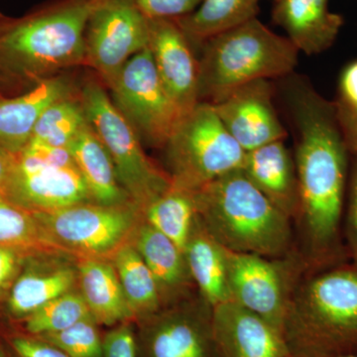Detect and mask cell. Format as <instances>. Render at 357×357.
I'll return each instance as SVG.
<instances>
[{
  "label": "cell",
  "mask_w": 357,
  "mask_h": 357,
  "mask_svg": "<svg viewBox=\"0 0 357 357\" xmlns=\"http://www.w3.org/2000/svg\"><path fill=\"white\" fill-rule=\"evenodd\" d=\"M135 248L154 275L160 292L180 287L190 275L185 253L148 222L138 231Z\"/></svg>",
  "instance_id": "obj_25"
},
{
  "label": "cell",
  "mask_w": 357,
  "mask_h": 357,
  "mask_svg": "<svg viewBox=\"0 0 357 357\" xmlns=\"http://www.w3.org/2000/svg\"><path fill=\"white\" fill-rule=\"evenodd\" d=\"M89 124L81 96L74 95L52 103L40 117L29 143L69 148Z\"/></svg>",
  "instance_id": "obj_28"
},
{
  "label": "cell",
  "mask_w": 357,
  "mask_h": 357,
  "mask_svg": "<svg viewBox=\"0 0 357 357\" xmlns=\"http://www.w3.org/2000/svg\"><path fill=\"white\" fill-rule=\"evenodd\" d=\"M192 46L175 20H149L148 49L162 83L185 114L199 102V61Z\"/></svg>",
  "instance_id": "obj_14"
},
{
  "label": "cell",
  "mask_w": 357,
  "mask_h": 357,
  "mask_svg": "<svg viewBox=\"0 0 357 357\" xmlns=\"http://www.w3.org/2000/svg\"><path fill=\"white\" fill-rule=\"evenodd\" d=\"M95 319L83 295L68 292L47 303L25 319V331L33 337L57 333L86 319Z\"/></svg>",
  "instance_id": "obj_30"
},
{
  "label": "cell",
  "mask_w": 357,
  "mask_h": 357,
  "mask_svg": "<svg viewBox=\"0 0 357 357\" xmlns=\"http://www.w3.org/2000/svg\"><path fill=\"white\" fill-rule=\"evenodd\" d=\"M211 325L218 357H291L277 328L232 301L213 307Z\"/></svg>",
  "instance_id": "obj_15"
},
{
  "label": "cell",
  "mask_w": 357,
  "mask_h": 357,
  "mask_svg": "<svg viewBox=\"0 0 357 357\" xmlns=\"http://www.w3.org/2000/svg\"><path fill=\"white\" fill-rule=\"evenodd\" d=\"M79 96L89 123L114 162L119 182L129 198L144 211L148 204L172 188L170 176L148 158L139 135L115 107L102 84L88 82Z\"/></svg>",
  "instance_id": "obj_7"
},
{
  "label": "cell",
  "mask_w": 357,
  "mask_h": 357,
  "mask_svg": "<svg viewBox=\"0 0 357 357\" xmlns=\"http://www.w3.org/2000/svg\"><path fill=\"white\" fill-rule=\"evenodd\" d=\"M344 229L349 255L357 264V155L349 178Z\"/></svg>",
  "instance_id": "obj_34"
},
{
  "label": "cell",
  "mask_w": 357,
  "mask_h": 357,
  "mask_svg": "<svg viewBox=\"0 0 357 357\" xmlns=\"http://www.w3.org/2000/svg\"><path fill=\"white\" fill-rule=\"evenodd\" d=\"M79 269L83 297L96 323L112 326L133 316L114 266L86 258Z\"/></svg>",
  "instance_id": "obj_22"
},
{
  "label": "cell",
  "mask_w": 357,
  "mask_h": 357,
  "mask_svg": "<svg viewBox=\"0 0 357 357\" xmlns=\"http://www.w3.org/2000/svg\"><path fill=\"white\" fill-rule=\"evenodd\" d=\"M283 337L291 357L357 354V264L331 268L297 284Z\"/></svg>",
  "instance_id": "obj_3"
},
{
  "label": "cell",
  "mask_w": 357,
  "mask_h": 357,
  "mask_svg": "<svg viewBox=\"0 0 357 357\" xmlns=\"http://www.w3.org/2000/svg\"><path fill=\"white\" fill-rule=\"evenodd\" d=\"M1 24H2V23H0V25H1Z\"/></svg>",
  "instance_id": "obj_42"
},
{
  "label": "cell",
  "mask_w": 357,
  "mask_h": 357,
  "mask_svg": "<svg viewBox=\"0 0 357 357\" xmlns=\"http://www.w3.org/2000/svg\"><path fill=\"white\" fill-rule=\"evenodd\" d=\"M202 225L232 252L286 257L292 246L291 218L246 177L241 169L194 192Z\"/></svg>",
  "instance_id": "obj_2"
},
{
  "label": "cell",
  "mask_w": 357,
  "mask_h": 357,
  "mask_svg": "<svg viewBox=\"0 0 357 357\" xmlns=\"http://www.w3.org/2000/svg\"><path fill=\"white\" fill-rule=\"evenodd\" d=\"M21 251L0 245V295L10 285L20 264Z\"/></svg>",
  "instance_id": "obj_38"
},
{
  "label": "cell",
  "mask_w": 357,
  "mask_h": 357,
  "mask_svg": "<svg viewBox=\"0 0 357 357\" xmlns=\"http://www.w3.org/2000/svg\"><path fill=\"white\" fill-rule=\"evenodd\" d=\"M18 357H70L64 351L33 335H14L9 340Z\"/></svg>",
  "instance_id": "obj_35"
},
{
  "label": "cell",
  "mask_w": 357,
  "mask_h": 357,
  "mask_svg": "<svg viewBox=\"0 0 357 357\" xmlns=\"http://www.w3.org/2000/svg\"><path fill=\"white\" fill-rule=\"evenodd\" d=\"M4 197L32 213L60 210L91 199L77 167L47 165L21 152L16 154Z\"/></svg>",
  "instance_id": "obj_12"
},
{
  "label": "cell",
  "mask_w": 357,
  "mask_h": 357,
  "mask_svg": "<svg viewBox=\"0 0 357 357\" xmlns=\"http://www.w3.org/2000/svg\"><path fill=\"white\" fill-rule=\"evenodd\" d=\"M260 0H203L189 15L174 20L192 45L202 46L218 35L255 20Z\"/></svg>",
  "instance_id": "obj_23"
},
{
  "label": "cell",
  "mask_w": 357,
  "mask_h": 357,
  "mask_svg": "<svg viewBox=\"0 0 357 357\" xmlns=\"http://www.w3.org/2000/svg\"><path fill=\"white\" fill-rule=\"evenodd\" d=\"M91 199L102 206H124L129 196L117 177L114 162L91 124L69 146Z\"/></svg>",
  "instance_id": "obj_21"
},
{
  "label": "cell",
  "mask_w": 357,
  "mask_h": 357,
  "mask_svg": "<svg viewBox=\"0 0 357 357\" xmlns=\"http://www.w3.org/2000/svg\"><path fill=\"white\" fill-rule=\"evenodd\" d=\"M337 121L349 152L357 155V109L335 102Z\"/></svg>",
  "instance_id": "obj_37"
},
{
  "label": "cell",
  "mask_w": 357,
  "mask_h": 357,
  "mask_svg": "<svg viewBox=\"0 0 357 357\" xmlns=\"http://www.w3.org/2000/svg\"><path fill=\"white\" fill-rule=\"evenodd\" d=\"M199 60V102H217L260 79L292 75L299 50L257 18L218 35L203 45Z\"/></svg>",
  "instance_id": "obj_5"
},
{
  "label": "cell",
  "mask_w": 357,
  "mask_h": 357,
  "mask_svg": "<svg viewBox=\"0 0 357 357\" xmlns=\"http://www.w3.org/2000/svg\"><path fill=\"white\" fill-rule=\"evenodd\" d=\"M184 253L191 278L204 302L215 307L231 301L227 248L208 234L199 218Z\"/></svg>",
  "instance_id": "obj_20"
},
{
  "label": "cell",
  "mask_w": 357,
  "mask_h": 357,
  "mask_svg": "<svg viewBox=\"0 0 357 357\" xmlns=\"http://www.w3.org/2000/svg\"><path fill=\"white\" fill-rule=\"evenodd\" d=\"M76 274L70 268L48 273L26 272L15 281L8 299V309L16 318H27L50 301L70 292Z\"/></svg>",
  "instance_id": "obj_26"
},
{
  "label": "cell",
  "mask_w": 357,
  "mask_h": 357,
  "mask_svg": "<svg viewBox=\"0 0 357 357\" xmlns=\"http://www.w3.org/2000/svg\"><path fill=\"white\" fill-rule=\"evenodd\" d=\"M335 357H357V354H344V356H335Z\"/></svg>",
  "instance_id": "obj_40"
},
{
  "label": "cell",
  "mask_w": 357,
  "mask_h": 357,
  "mask_svg": "<svg viewBox=\"0 0 357 357\" xmlns=\"http://www.w3.org/2000/svg\"><path fill=\"white\" fill-rule=\"evenodd\" d=\"M270 81L245 84L211 103L234 139L248 152L287 136L273 105Z\"/></svg>",
  "instance_id": "obj_13"
},
{
  "label": "cell",
  "mask_w": 357,
  "mask_h": 357,
  "mask_svg": "<svg viewBox=\"0 0 357 357\" xmlns=\"http://www.w3.org/2000/svg\"><path fill=\"white\" fill-rule=\"evenodd\" d=\"M59 245L86 253L114 250L132 227V211L124 206L79 204L60 210L33 213Z\"/></svg>",
  "instance_id": "obj_11"
},
{
  "label": "cell",
  "mask_w": 357,
  "mask_h": 357,
  "mask_svg": "<svg viewBox=\"0 0 357 357\" xmlns=\"http://www.w3.org/2000/svg\"><path fill=\"white\" fill-rule=\"evenodd\" d=\"M273 20L307 56L331 48L344 25L342 16L328 9V0H276Z\"/></svg>",
  "instance_id": "obj_18"
},
{
  "label": "cell",
  "mask_w": 357,
  "mask_h": 357,
  "mask_svg": "<svg viewBox=\"0 0 357 357\" xmlns=\"http://www.w3.org/2000/svg\"><path fill=\"white\" fill-rule=\"evenodd\" d=\"M149 20L133 0H100L84 32V63L109 86L136 54L148 48Z\"/></svg>",
  "instance_id": "obj_10"
},
{
  "label": "cell",
  "mask_w": 357,
  "mask_h": 357,
  "mask_svg": "<svg viewBox=\"0 0 357 357\" xmlns=\"http://www.w3.org/2000/svg\"><path fill=\"white\" fill-rule=\"evenodd\" d=\"M73 93L70 79L56 75L41 79L24 95L0 100V147L13 154L20 153L31 140L45 110Z\"/></svg>",
  "instance_id": "obj_17"
},
{
  "label": "cell",
  "mask_w": 357,
  "mask_h": 357,
  "mask_svg": "<svg viewBox=\"0 0 357 357\" xmlns=\"http://www.w3.org/2000/svg\"><path fill=\"white\" fill-rule=\"evenodd\" d=\"M285 95L296 131L300 215L312 262L330 266L344 255L342 243L349 149L335 102L306 82L291 79Z\"/></svg>",
  "instance_id": "obj_1"
},
{
  "label": "cell",
  "mask_w": 357,
  "mask_h": 357,
  "mask_svg": "<svg viewBox=\"0 0 357 357\" xmlns=\"http://www.w3.org/2000/svg\"><path fill=\"white\" fill-rule=\"evenodd\" d=\"M211 312L171 314L160 319L148 332L147 357H218Z\"/></svg>",
  "instance_id": "obj_19"
},
{
  "label": "cell",
  "mask_w": 357,
  "mask_h": 357,
  "mask_svg": "<svg viewBox=\"0 0 357 357\" xmlns=\"http://www.w3.org/2000/svg\"><path fill=\"white\" fill-rule=\"evenodd\" d=\"M241 170L291 220L299 218L300 189L295 159L284 140L245 152Z\"/></svg>",
  "instance_id": "obj_16"
},
{
  "label": "cell",
  "mask_w": 357,
  "mask_h": 357,
  "mask_svg": "<svg viewBox=\"0 0 357 357\" xmlns=\"http://www.w3.org/2000/svg\"><path fill=\"white\" fill-rule=\"evenodd\" d=\"M103 357H137L135 337L129 325L110 331L102 340Z\"/></svg>",
  "instance_id": "obj_33"
},
{
  "label": "cell",
  "mask_w": 357,
  "mask_h": 357,
  "mask_svg": "<svg viewBox=\"0 0 357 357\" xmlns=\"http://www.w3.org/2000/svg\"><path fill=\"white\" fill-rule=\"evenodd\" d=\"M95 319H86L66 330L37 337L70 357H103L102 340Z\"/></svg>",
  "instance_id": "obj_31"
},
{
  "label": "cell",
  "mask_w": 357,
  "mask_h": 357,
  "mask_svg": "<svg viewBox=\"0 0 357 357\" xmlns=\"http://www.w3.org/2000/svg\"><path fill=\"white\" fill-rule=\"evenodd\" d=\"M100 0H59L41 10L0 25V66L39 81L84 63V32Z\"/></svg>",
  "instance_id": "obj_4"
},
{
  "label": "cell",
  "mask_w": 357,
  "mask_h": 357,
  "mask_svg": "<svg viewBox=\"0 0 357 357\" xmlns=\"http://www.w3.org/2000/svg\"><path fill=\"white\" fill-rule=\"evenodd\" d=\"M165 147L172 185L192 192L243 168L245 157L210 102H199L188 112Z\"/></svg>",
  "instance_id": "obj_6"
},
{
  "label": "cell",
  "mask_w": 357,
  "mask_h": 357,
  "mask_svg": "<svg viewBox=\"0 0 357 357\" xmlns=\"http://www.w3.org/2000/svg\"><path fill=\"white\" fill-rule=\"evenodd\" d=\"M16 163V154L0 147V195L4 197Z\"/></svg>",
  "instance_id": "obj_39"
},
{
  "label": "cell",
  "mask_w": 357,
  "mask_h": 357,
  "mask_svg": "<svg viewBox=\"0 0 357 357\" xmlns=\"http://www.w3.org/2000/svg\"><path fill=\"white\" fill-rule=\"evenodd\" d=\"M109 86L115 107L140 139L165 146L185 114L162 83L149 49L128 60Z\"/></svg>",
  "instance_id": "obj_8"
},
{
  "label": "cell",
  "mask_w": 357,
  "mask_h": 357,
  "mask_svg": "<svg viewBox=\"0 0 357 357\" xmlns=\"http://www.w3.org/2000/svg\"><path fill=\"white\" fill-rule=\"evenodd\" d=\"M227 273L232 302L255 312L283 335L289 303L297 286L298 260L227 250Z\"/></svg>",
  "instance_id": "obj_9"
},
{
  "label": "cell",
  "mask_w": 357,
  "mask_h": 357,
  "mask_svg": "<svg viewBox=\"0 0 357 357\" xmlns=\"http://www.w3.org/2000/svg\"><path fill=\"white\" fill-rule=\"evenodd\" d=\"M147 222L173 241L183 252L198 220L194 192L174 187L148 204Z\"/></svg>",
  "instance_id": "obj_24"
},
{
  "label": "cell",
  "mask_w": 357,
  "mask_h": 357,
  "mask_svg": "<svg viewBox=\"0 0 357 357\" xmlns=\"http://www.w3.org/2000/svg\"><path fill=\"white\" fill-rule=\"evenodd\" d=\"M148 20H178L198 8L203 0H133Z\"/></svg>",
  "instance_id": "obj_32"
},
{
  "label": "cell",
  "mask_w": 357,
  "mask_h": 357,
  "mask_svg": "<svg viewBox=\"0 0 357 357\" xmlns=\"http://www.w3.org/2000/svg\"><path fill=\"white\" fill-rule=\"evenodd\" d=\"M275 1H276V0H275Z\"/></svg>",
  "instance_id": "obj_43"
},
{
  "label": "cell",
  "mask_w": 357,
  "mask_h": 357,
  "mask_svg": "<svg viewBox=\"0 0 357 357\" xmlns=\"http://www.w3.org/2000/svg\"><path fill=\"white\" fill-rule=\"evenodd\" d=\"M114 268L132 314H153L160 307V289L137 249L123 246L114 257Z\"/></svg>",
  "instance_id": "obj_27"
},
{
  "label": "cell",
  "mask_w": 357,
  "mask_h": 357,
  "mask_svg": "<svg viewBox=\"0 0 357 357\" xmlns=\"http://www.w3.org/2000/svg\"><path fill=\"white\" fill-rule=\"evenodd\" d=\"M0 245L18 250L58 249L32 211L25 210L0 195Z\"/></svg>",
  "instance_id": "obj_29"
},
{
  "label": "cell",
  "mask_w": 357,
  "mask_h": 357,
  "mask_svg": "<svg viewBox=\"0 0 357 357\" xmlns=\"http://www.w3.org/2000/svg\"><path fill=\"white\" fill-rule=\"evenodd\" d=\"M0 357H4L3 354H2V352L0 351Z\"/></svg>",
  "instance_id": "obj_41"
},
{
  "label": "cell",
  "mask_w": 357,
  "mask_h": 357,
  "mask_svg": "<svg viewBox=\"0 0 357 357\" xmlns=\"http://www.w3.org/2000/svg\"><path fill=\"white\" fill-rule=\"evenodd\" d=\"M338 93V98L335 102L357 109V60L349 63L342 70Z\"/></svg>",
  "instance_id": "obj_36"
}]
</instances>
